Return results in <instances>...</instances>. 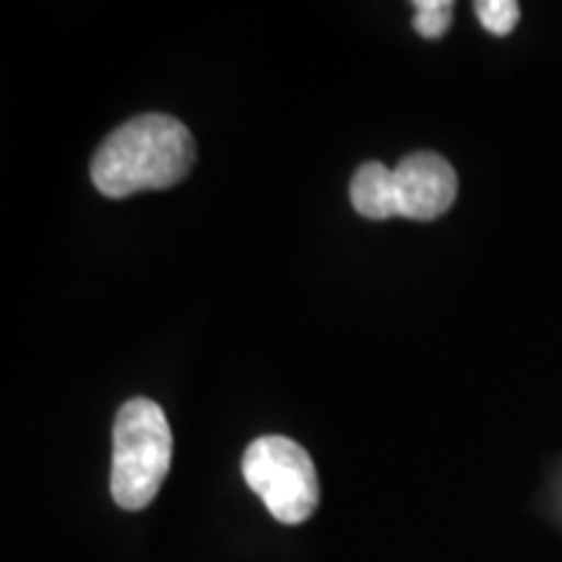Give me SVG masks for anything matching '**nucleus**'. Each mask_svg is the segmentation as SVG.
<instances>
[{
	"label": "nucleus",
	"instance_id": "20e7f679",
	"mask_svg": "<svg viewBox=\"0 0 562 562\" xmlns=\"http://www.w3.org/2000/svg\"><path fill=\"white\" fill-rule=\"evenodd\" d=\"M459 178L451 161L435 151H417L404 157L393 170L396 216L414 222H432L453 206Z\"/></svg>",
	"mask_w": 562,
	"mask_h": 562
},
{
	"label": "nucleus",
	"instance_id": "7ed1b4c3",
	"mask_svg": "<svg viewBox=\"0 0 562 562\" xmlns=\"http://www.w3.org/2000/svg\"><path fill=\"white\" fill-rule=\"evenodd\" d=\"M243 474L281 524L307 521L318 508L321 482L311 453L284 435H266L250 442Z\"/></svg>",
	"mask_w": 562,
	"mask_h": 562
},
{
	"label": "nucleus",
	"instance_id": "0eeeda50",
	"mask_svg": "<svg viewBox=\"0 0 562 562\" xmlns=\"http://www.w3.org/2000/svg\"><path fill=\"white\" fill-rule=\"evenodd\" d=\"M474 11L484 30L497 34V37L510 34L521 19V5L516 0H480V3H474Z\"/></svg>",
	"mask_w": 562,
	"mask_h": 562
},
{
	"label": "nucleus",
	"instance_id": "423d86ee",
	"mask_svg": "<svg viewBox=\"0 0 562 562\" xmlns=\"http://www.w3.org/2000/svg\"><path fill=\"white\" fill-rule=\"evenodd\" d=\"M414 5V30L425 40H440L453 21L451 0H417Z\"/></svg>",
	"mask_w": 562,
	"mask_h": 562
},
{
	"label": "nucleus",
	"instance_id": "f03ea898",
	"mask_svg": "<svg viewBox=\"0 0 562 562\" xmlns=\"http://www.w3.org/2000/svg\"><path fill=\"white\" fill-rule=\"evenodd\" d=\"M172 463V430L157 402L123 404L112 427V501L123 510H144L159 495Z\"/></svg>",
	"mask_w": 562,
	"mask_h": 562
},
{
	"label": "nucleus",
	"instance_id": "f257e3e1",
	"mask_svg": "<svg viewBox=\"0 0 562 562\" xmlns=\"http://www.w3.org/2000/svg\"><path fill=\"white\" fill-rule=\"evenodd\" d=\"M195 140L178 117L149 112L115 128L91 159V180L108 199L165 191L191 172Z\"/></svg>",
	"mask_w": 562,
	"mask_h": 562
},
{
	"label": "nucleus",
	"instance_id": "39448f33",
	"mask_svg": "<svg viewBox=\"0 0 562 562\" xmlns=\"http://www.w3.org/2000/svg\"><path fill=\"white\" fill-rule=\"evenodd\" d=\"M349 199L357 214L364 220H391L396 216V199H393V170L381 161H368L355 172L349 186Z\"/></svg>",
	"mask_w": 562,
	"mask_h": 562
}]
</instances>
